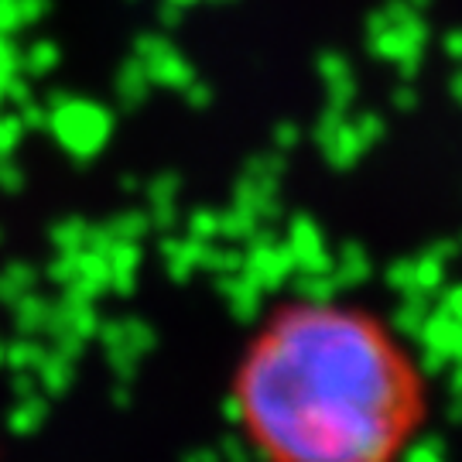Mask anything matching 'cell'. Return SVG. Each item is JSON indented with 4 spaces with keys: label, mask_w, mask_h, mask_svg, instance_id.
Wrapping results in <instances>:
<instances>
[{
    "label": "cell",
    "mask_w": 462,
    "mask_h": 462,
    "mask_svg": "<svg viewBox=\"0 0 462 462\" xmlns=\"http://www.w3.org/2000/svg\"><path fill=\"white\" fill-rule=\"evenodd\" d=\"M226 408L257 462H404L431 391L411 343L377 309L295 295L244 339Z\"/></svg>",
    "instance_id": "1"
}]
</instances>
